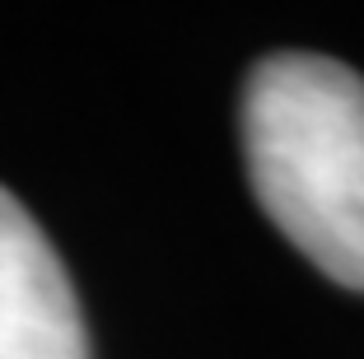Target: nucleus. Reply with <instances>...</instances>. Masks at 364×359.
<instances>
[{
  "label": "nucleus",
  "instance_id": "obj_1",
  "mask_svg": "<svg viewBox=\"0 0 364 359\" xmlns=\"http://www.w3.org/2000/svg\"><path fill=\"white\" fill-rule=\"evenodd\" d=\"M243 159L262 210L327 280L364 289V80L276 52L243 89Z\"/></svg>",
  "mask_w": 364,
  "mask_h": 359
},
{
  "label": "nucleus",
  "instance_id": "obj_2",
  "mask_svg": "<svg viewBox=\"0 0 364 359\" xmlns=\"http://www.w3.org/2000/svg\"><path fill=\"white\" fill-rule=\"evenodd\" d=\"M0 359H89L75 285L14 191L0 187Z\"/></svg>",
  "mask_w": 364,
  "mask_h": 359
}]
</instances>
